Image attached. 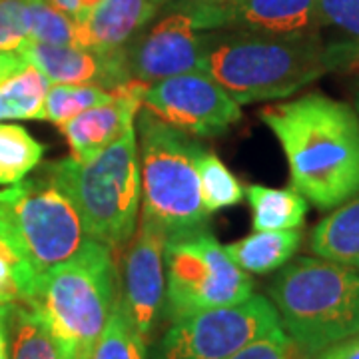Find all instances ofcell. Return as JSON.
Here are the masks:
<instances>
[{
	"label": "cell",
	"instance_id": "6da1fadb",
	"mask_svg": "<svg viewBox=\"0 0 359 359\" xmlns=\"http://www.w3.org/2000/svg\"><path fill=\"white\" fill-rule=\"evenodd\" d=\"M282 146L295 192L320 210L359 194V114L321 92L269 104L259 112Z\"/></svg>",
	"mask_w": 359,
	"mask_h": 359
},
{
	"label": "cell",
	"instance_id": "7a4b0ae2",
	"mask_svg": "<svg viewBox=\"0 0 359 359\" xmlns=\"http://www.w3.org/2000/svg\"><path fill=\"white\" fill-rule=\"evenodd\" d=\"M335 70L359 72V44L323 42L318 32H212L204 60V72L240 106L283 100Z\"/></svg>",
	"mask_w": 359,
	"mask_h": 359
},
{
	"label": "cell",
	"instance_id": "3957f363",
	"mask_svg": "<svg viewBox=\"0 0 359 359\" xmlns=\"http://www.w3.org/2000/svg\"><path fill=\"white\" fill-rule=\"evenodd\" d=\"M268 297L285 335L311 359L359 334V271L318 256L292 257L271 278Z\"/></svg>",
	"mask_w": 359,
	"mask_h": 359
},
{
	"label": "cell",
	"instance_id": "277c9868",
	"mask_svg": "<svg viewBox=\"0 0 359 359\" xmlns=\"http://www.w3.org/2000/svg\"><path fill=\"white\" fill-rule=\"evenodd\" d=\"M70 194L90 238L118 257L138 228L142 204L140 156L136 128L86 162L72 156L46 164Z\"/></svg>",
	"mask_w": 359,
	"mask_h": 359
},
{
	"label": "cell",
	"instance_id": "5b68a950",
	"mask_svg": "<svg viewBox=\"0 0 359 359\" xmlns=\"http://www.w3.org/2000/svg\"><path fill=\"white\" fill-rule=\"evenodd\" d=\"M120 295L118 257L92 240L65 264L42 271L26 302L76 351L92 355Z\"/></svg>",
	"mask_w": 359,
	"mask_h": 359
},
{
	"label": "cell",
	"instance_id": "8992f818",
	"mask_svg": "<svg viewBox=\"0 0 359 359\" xmlns=\"http://www.w3.org/2000/svg\"><path fill=\"white\" fill-rule=\"evenodd\" d=\"M142 212L154 218L168 240L208 230L196 160L204 150L188 134L140 108L136 116Z\"/></svg>",
	"mask_w": 359,
	"mask_h": 359
},
{
	"label": "cell",
	"instance_id": "52a82bcc",
	"mask_svg": "<svg viewBox=\"0 0 359 359\" xmlns=\"http://www.w3.org/2000/svg\"><path fill=\"white\" fill-rule=\"evenodd\" d=\"M166 302L170 323L208 309L242 304L254 292V280L233 264L226 248L208 230L166 242Z\"/></svg>",
	"mask_w": 359,
	"mask_h": 359
},
{
	"label": "cell",
	"instance_id": "ba28073f",
	"mask_svg": "<svg viewBox=\"0 0 359 359\" xmlns=\"http://www.w3.org/2000/svg\"><path fill=\"white\" fill-rule=\"evenodd\" d=\"M162 18L126 46L130 74L142 84L204 70L214 30L230 28V0H170Z\"/></svg>",
	"mask_w": 359,
	"mask_h": 359
},
{
	"label": "cell",
	"instance_id": "9c48e42d",
	"mask_svg": "<svg viewBox=\"0 0 359 359\" xmlns=\"http://www.w3.org/2000/svg\"><path fill=\"white\" fill-rule=\"evenodd\" d=\"M6 208L39 276L92 242L74 200L46 168L34 178L8 186Z\"/></svg>",
	"mask_w": 359,
	"mask_h": 359
},
{
	"label": "cell",
	"instance_id": "30bf717a",
	"mask_svg": "<svg viewBox=\"0 0 359 359\" xmlns=\"http://www.w3.org/2000/svg\"><path fill=\"white\" fill-rule=\"evenodd\" d=\"M280 330L282 323L268 295L254 294L242 304L170 323L152 359H228Z\"/></svg>",
	"mask_w": 359,
	"mask_h": 359
},
{
	"label": "cell",
	"instance_id": "8fae6325",
	"mask_svg": "<svg viewBox=\"0 0 359 359\" xmlns=\"http://www.w3.org/2000/svg\"><path fill=\"white\" fill-rule=\"evenodd\" d=\"M142 108L188 136H222L242 120V106L204 70L148 84Z\"/></svg>",
	"mask_w": 359,
	"mask_h": 359
},
{
	"label": "cell",
	"instance_id": "7c38bea8",
	"mask_svg": "<svg viewBox=\"0 0 359 359\" xmlns=\"http://www.w3.org/2000/svg\"><path fill=\"white\" fill-rule=\"evenodd\" d=\"M166 242L168 236L162 226L140 210L138 228L124 248L122 264L118 266V299L146 344L160 318H164Z\"/></svg>",
	"mask_w": 359,
	"mask_h": 359
},
{
	"label": "cell",
	"instance_id": "4fadbf2b",
	"mask_svg": "<svg viewBox=\"0 0 359 359\" xmlns=\"http://www.w3.org/2000/svg\"><path fill=\"white\" fill-rule=\"evenodd\" d=\"M18 52L25 56L28 65L39 68L50 80V84H86L120 92L134 80L130 74L126 48L98 50L26 42Z\"/></svg>",
	"mask_w": 359,
	"mask_h": 359
},
{
	"label": "cell",
	"instance_id": "5bb4252c",
	"mask_svg": "<svg viewBox=\"0 0 359 359\" xmlns=\"http://www.w3.org/2000/svg\"><path fill=\"white\" fill-rule=\"evenodd\" d=\"M146 86L148 84L132 80L128 86L116 92L114 100L94 106L66 122L60 130L70 144L72 158L86 162L136 128V116L140 112L142 92Z\"/></svg>",
	"mask_w": 359,
	"mask_h": 359
},
{
	"label": "cell",
	"instance_id": "9a60e30c",
	"mask_svg": "<svg viewBox=\"0 0 359 359\" xmlns=\"http://www.w3.org/2000/svg\"><path fill=\"white\" fill-rule=\"evenodd\" d=\"M170 0H102L78 22L82 48H126Z\"/></svg>",
	"mask_w": 359,
	"mask_h": 359
},
{
	"label": "cell",
	"instance_id": "2e32d148",
	"mask_svg": "<svg viewBox=\"0 0 359 359\" xmlns=\"http://www.w3.org/2000/svg\"><path fill=\"white\" fill-rule=\"evenodd\" d=\"M321 26L316 0H230V28L257 34H311Z\"/></svg>",
	"mask_w": 359,
	"mask_h": 359
},
{
	"label": "cell",
	"instance_id": "e0dca14e",
	"mask_svg": "<svg viewBox=\"0 0 359 359\" xmlns=\"http://www.w3.org/2000/svg\"><path fill=\"white\" fill-rule=\"evenodd\" d=\"M8 359H76V351L28 304L0 306Z\"/></svg>",
	"mask_w": 359,
	"mask_h": 359
},
{
	"label": "cell",
	"instance_id": "ac0fdd59",
	"mask_svg": "<svg viewBox=\"0 0 359 359\" xmlns=\"http://www.w3.org/2000/svg\"><path fill=\"white\" fill-rule=\"evenodd\" d=\"M36 278L39 273L8 214L6 190H0V306L26 304L34 292Z\"/></svg>",
	"mask_w": 359,
	"mask_h": 359
},
{
	"label": "cell",
	"instance_id": "d6986e66",
	"mask_svg": "<svg viewBox=\"0 0 359 359\" xmlns=\"http://www.w3.org/2000/svg\"><path fill=\"white\" fill-rule=\"evenodd\" d=\"M311 254L359 271V194L309 231Z\"/></svg>",
	"mask_w": 359,
	"mask_h": 359
},
{
	"label": "cell",
	"instance_id": "ffe728a7",
	"mask_svg": "<svg viewBox=\"0 0 359 359\" xmlns=\"http://www.w3.org/2000/svg\"><path fill=\"white\" fill-rule=\"evenodd\" d=\"M302 245V231H256L244 240L224 245L226 254L245 273H269L283 268Z\"/></svg>",
	"mask_w": 359,
	"mask_h": 359
},
{
	"label": "cell",
	"instance_id": "44dd1931",
	"mask_svg": "<svg viewBox=\"0 0 359 359\" xmlns=\"http://www.w3.org/2000/svg\"><path fill=\"white\" fill-rule=\"evenodd\" d=\"M252 205V226L256 231L299 230L308 214V200L294 188L278 190L252 184L245 190Z\"/></svg>",
	"mask_w": 359,
	"mask_h": 359
},
{
	"label": "cell",
	"instance_id": "7402d4cb",
	"mask_svg": "<svg viewBox=\"0 0 359 359\" xmlns=\"http://www.w3.org/2000/svg\"><path fill=\"white\" fill-rule=\"evenodd\" d=\"M50 80L34 66L0 82V120H39Z\"/></svg>",
	"mask_w": 359,
	"mask_h": 359
},
{
	"label": "cell",
	"instance_id": "603a6c76",
	"mask_svg": "<svg viewBox=\"0 0 359 359\" xmlns=\"http://www.w3.org/2000/svg\"><path fill=\"white\" fill-rule=\"evenodd\" d=\"M44 146L16 124L0 122V186L20 184L39 166Z\"/></svg>",
	"mask_w": 359,
	"mask_h": 359
},
{
	"label": "cell",
	"instance_id": "cb8c5ba5",
	"mask_svg": "<svg viewBox=\"0 0 359 359\" xmlns=\"http://www.w3.org/2000/svg\"><path fill=\"white\" fill-rule=\"evenodd\" d=\"M116 92L98 88V86H86V84H52L39 120H46L62 128L66 122H70L78 114L86 112L94 106L108 104L114 100Z\"/></svg>",
	"mask_w": 359,
	"mask_h": 359
},
{
	"label": "cell",
	"instance_id": "d4e9b609",
	"mask_svg": "<svg viewBox=\"0 0 359 359\" xmlns=\"http://www.w3.org/2000/svg\"><path fill=\"white\" fill-rule=\"evenodd\" d=\"M196 168H198V178H200L202 200L210 214L240 204L244 200L245 192L242 184L218 156L204 148L196 160Z\"/></svg>",
	"mask_w": 359,
	"mask_h": 359
},
{
	"label": "cell",
	"instance_id": "484cf974",
	"mask_svg": "<svg viewBox=\"0 0 359 359\" xmlns=\"http://www.w3.org/2000/svg\"><path fill=\"white\" fill-rule=\"evenodd\" d=\"M28 42L82 46L80 26L74 18L52 6L48 0H26Z\"/></svg>",
	"mask_w": 359,
	"mask_h": 359
},
{
	"label": "cell",
	"instance_id": "4316f807",
	"mask_svg": "<svg viewBox=\"0 0 359 359\" xmlns=\"http://www.w3.org/2000/svg\"><path fill=\"white\" fill-rule=\"evenodd\" d=\"M148 344L136 332L124 306L116 304L90 359H148Z\"/></svg>",
	"mask_w": 359,
	"mask_h": 359
},
{
	"label": "cell",
	"instance_id": "83f0119b",
	"mask_svg": "<svg viewBox=\"0 0 359 359\" xmlns=\"http://www.w3.org/2000/svg\"><path fill=\"white\" fill-rule=\"evenodd\" d=\"M26 42V0H0V52L20 50Z\"/></svg>",
	"mask_w": 359,
	"mask_h": 359
},
{
	"label": "cell",
	"instance_id": "f1b7e54d",
	"mask_svg": "<svg viewBox=\"0 0 359 359\" xmlns=\"http://www.w3.org/2000/svg\"><path fill=\"white\" fill-rule=\"evenodd\" d=\"M321 26H334L359 44V0H316Z\"/></svg>",
	"mask_w": 359,
	"mask_h": 359
},
{
	"label": "cell",
	"instance_id": "f546056e",
	"mask_svg": "<svg viewBox=\"0 0 359 359\" xmlns=\"http://www.w3.org/2000/svg\"><path fill=\"white\" fill-rule=\"evenodd\" d=\"M228 359H306L283 330L262 337Z\"/></svg>",
	"mask_w": 359,
	"mask_h": 359
},
{
	"label": "cell",
	"instance_id": "4dcf8cb0",
	"mask_svg": "<svg viewBox=\"0 0 359 359\" xmlns=\"http://www.w3.org/2000/svg\"><path fill=\"white\" fill-rule=\"evenodd\" d=\"M311 359H359V334L325 347Z\"/></svg>",
	"mask_w": 359,
	"mask_h": 359
},
{
	"label": "cell",
	"instance_id": "1f68e13d",
	"mask_svg": "<svg viewBox=\"0 0 359 359\" xmlns=\"http://www.w3.org/2000/svg\"><path fill=\"white\" fill-rule=\"evenodd\" d=\"M26 66H28V62H26V58L18 50L0 52V82L11 78L16 72H20Z\"/></svg>",
	"mask_w": 359,
	"mask_h": 359
},
{
	"label": "cell",
	"instance_id": "d6a6232c",
	"mask_svg": "<svg viewBox=\"0 0 359 359\" xmlns=\"http://www.w3.org/2000/svg\"><path fill=\"white\" fill-rule=\"evenodd\" d=\"M52 6H56L58 11H62L65 14H68L70 18H74L76 20V14H78V2L76 0H48Z\"/></svg>",
	"mask_w": 359,
	"mask_h": 359
},
{
	"label": "cell",
	"instance_id": "836d02e7",
	"mask_svg": "<svg viewBox=\"0 0 359 359\" xmlns=\"http://www.w3.org/2000/svg\"><path fill=\"white\" fill-rule=\"evenodd\" d=\"M6 351V332H4V318H2V309H0V353Z\"/></svg>",
	"mask_w": 359,
	"mask_h": 359
},
{
	"label": "cell",
	"instance_id": "e575fe53",
	"mask_svg": "<svg viewBox=\"0 0 359 359\" xmlns=\"http://www.w3.org/2000/svg\"><path fill=\"white\" fill-rule=\"evenodd\" d=\"M353 108H355V112L359 114V80L353 84Z\"/></svg>",
	"mask_w": 359,
	"mask_h": 359
},
{
	"label": "cell",
	"instance_id": "d590c367",
	"mask_svg": "<svg viewBox=\"0 0 359 359\" xmlns=\"http://www.w3.org/2000/svg\"><path fill=\"white\" fill-rule=\"evenodd\" d=\"M205 2H228V0H205Z\"/></svg>",
	"mask_w": 359,
	"mask_h": 359
},
{
	"label": "cell",
	"instance_id": "8d00e7d4",
	"mask_svg": "<svg viewBox=\"0 0 359 359\" xmlns=\"http://www.w3.org/2000/svg\"><path fill=\"white\" fill-rule=\"evenodd\" d=\"M76 359H90L88 355H80V358H76Z\"/></svg>",
	"mask_w": 359,
	"mask_h": 359
}]
</instances>
